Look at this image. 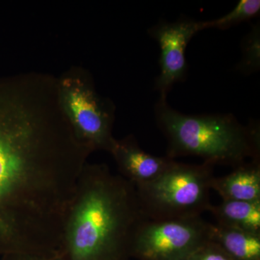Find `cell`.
<instances>
[{"label": "cell", "mask_w": 260, "mask_h": 260, "mask_svg": "<svg viewBox=\"0 0 260 260\" xmlns=\"http://www.w3.org/2000/svg\"><path fill=\"white\" fill-rule=\"evenodd\" d=\"M220 226L260 234V201H222L208 210Z\"/></svg>", "instance_id": "30bf717a"}, {"label": "cell", "mask_w": 260, "mask_h": 260, "mask_svg": "<svg viewBox=\"0 0 260 260\" xmlns=\"http://www.w3.org/2000/svg\"><path fill=\"white\" fill-rule=\"evenodd\" d=\"M211 226L201 216L145 220L135 232L130 256L139 260H186L210 240Z\"/></svg>", "instance_id": "8992f818"}, {"label": "cell", "mask_w": 260, "mask_h": 260, "mask_svg": "<svg viewBox=\"0 0 260 260\" xmlns=\"http://www.w3.org/2000/svg\"><path fill=\"white\" fill-rule=\"evenodd\" d=\"M83 166L47 87L26 74L0 78V254L58 245Z\"/></svg>", "instance_id": "6da1fadb"}, {"label": "cell", "mask_w": 260, "mask_h": 260, "mask_svg": "<svg viewBox=\"0 0 260 260\" xmlns=\"http://www.w3.org/2000/svg\"><path fill=\"white\" fill-rule=\"evenodd\" d=\"M210 241L233 260H260V234L212 224Z\"/></svg>", "instance_id": "8fae6325"}, {"label": "cell", "mask_w": 260, "mask_h": 260, "mask_svg": "<svg viewBox=\"0 0 260 260\" xmlns=\"http://www.w3.org/2000/svg\"><path fill=\"white\" fill-rule=\"evenodd\" d=\"M242 59L237 69L244 75H250L260 68V27L256 24L242 42Z\"/></svg>", "instance_id": "4fadbf2b"}, {"label": "cell", "mask_w": 260, "mask_h": 260, "mask_svg": "<svg viewBox=\"0 0 260 260\" xmlns=\"http://www.w3.org/2000/svg\"><path fill=\"white\" fill-rule=\"evenodd\" d=\"M155 120L168 141L167 156H198L204 162L234 168L246 159L260 160L259 123L241 124L232 114H185L160 99Z\"/></svg>", "instance_id": "3957f363"}, {"label": "cell", "mask_w": 260, "mask_h": 260, "mask_svg": "<svg viewBox=\"0 0 260 260\" xmlns=\"http://www.w3.org/2000/svg\"><path fill=\"white\" fill-rule=\"evenodd\" d=\"M203 30V21L184 17L173 23L159 22L149 29V35L158 43L160 49V73L155 82L160 99H167L174 84L186 79V47L195 34Z\"/></svg>", "instance_id": "52a82bcc"}, {"label": "cell", "mask_w": 260, "mask_h": 260, "mask_svg": "<svg viewBox=\"0 0 260 260\" xmlns=\"http://www.w3.org/2000/svg\"><path fill=\"white\" fill-rule=\"evenodd\" d=\"M259 0H241L237 6L228 14L215 20L203 21L204 30L208 28L226 30L242 22L256 18L259 15Z\"/></svg>", "instance_id": "7c38bea8"}, {"label": "cell", "mask_w": 260, "mask_h": 260, "mask_svg": "<svg viewBox=\"0 0 260 260\" xmlns=\"http://www.w3.org/2000/svg\"><path fill=\"white\" fill-rule=\"evenodd\" d=\"M110 154L121 177L135 187L156 179L174 160L167 155L158 157L146 153L133 135L116 139Z\"/></svg>", "instance_id": "ba28073f"}, {"label": "cell", "mask_w": 260, "mask_h": 260, "mask_svg": "<svg viewBox=\"0 0 260 260\" xmlns=\"http://www.w3.org/2000/svg\"><path fill=\"white\" fill-rule=\"evenodd\" d=\"M186 260H233L215 242L208 241L198 248Z\"/></svg>", "instance_id": "5bb4252c"}, {"label": "cell", "mask_w": 260, "mask_h": 260, "mask_svg": "<svg viewBox=\"0 0 260 260\" xmlns=\"http://www.w3.org/2000/svg\"><path fill=\"white\" fill-rule=\"evenodd\" d=\"M213 164L176 161L156 179L136 186L142 213L148 220L196 218L208 211Z\"/></svg>", "instance_id": "277c9868"}, {"label": "cell", "mask_w": 260, "mask_h": 260, "mask_svg": "<svg viewBox=\"0 0 260 260\" xmlns=\"http://www.w3.org/2000/svg\"><path fill=\"white\" fill-rule=\"evenodd\" d=\"M145 220L132 183L106 164L86 162L67 211L59 251L68 260H126Z\"/></svg>", "instance_id": "7a4b0ae2"}, {"label": "cell", "mask_w": 260, "mask_h": 260, "mask_svg": "<svg viewBox=\"0 0 260 260\" xmlns=\"http://www.w3.org/2000/svg\"><path fill=\"white\" fill-rule=\"evenodd\" d=\"M210 188L224 201H260V160L244 162L223 177H214Z\"/></svg>", "instance_id": "9c48e42d"}, {"label": "cell", "mask_w": 260, "mask_h": 260, "mask_svg": "<svg viewBox=\"0 0 260 260\" xmlns=\"http://www.w3.org/2000/svg\"><path fill=\"white\" fill-rule=\"evenodd\" d=\"M61 109L77 140L90 154L97 150L110 153L115 143L113 127L115 106L98 93L88 70L71 67L58 78Z\"/></svg>", "instance_id": "5b68a950"}]
</instances>
